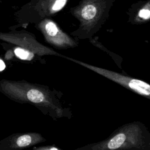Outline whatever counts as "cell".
<instances>
[{
    "mask_svg": "<svg viewBox=\"0 0 150 150\" xmlns=\"http://www.w3.org/2000/svg\"><path fill=\"white\" fill-rule=\"evenodd\" d=\"M0 40L27 49L36 54L45 56H54L66 59V56L57 53L53 49L40 43L36 40L35 35L25 30H11L9 32H0Z\"/></svg>",
    "mask_w": 150,
    "mask_h": 150,
    "instance_id": "obj_4",
    "label": "cell"
},
{
    "mask_svg": "<svg viewBox=\"0 0 150 150\" xmlns=\"http://www.w3.org/2000/svg\"><path fill=\"white\" fill-rule=\"evenodd\" d=\"M150 149V132L139 121L125 124L115 130L107 138L79 148V150Z\"/></svg>",
    "mask_w": 150,
    "mask_h": 150,
    "instance_id": "obj_2",
    "label": "cell"
},
{
    "mask_svg": "<svg viewBox=\"0 0 150 150\" xmlns=\"http://www.w3.org/2000/svg\"><path fill=\"white\" fill-rule=\"evenodd\" d=\"M35 149H60V148H58L56 146H47V147H45V148H36Z\"/></svg>",
    "mask_w": 150,
    "mask_h": 150,
    "instance_id": "obj_12",
    "label": "cell"
},
{
    "mask_svg": "<svg viewBox=\"0 0 150 150\" xmlns=\"http://www.w3.org/2000/svg\"><path fill=\"white\" fill-rule=\"evenodd\" d=\"M66 59L85 67L125 88L150 100V84L142 80L123 75L112 70L91 65L67 56L66 57Z\"/></svg>",
    "mask_w": 150,
    "mask_h": 150,
    "instance_id": "obj_5",
    "label": "cell"
},
{
    "mask_svg": "<svg viewBox=\"0 0 150 150\" xmlns=\"http://www.w3.org/2000/svg\"><path fill=\"white\" fill-rule=\"evenodd\" d=\"M115 0H80L70 9L79 21V26L71 34L79 39L92 38L104 24Z\"/></svg>",
    "mask_w": 150,
    "mask_h": 150,
    "instance_id": "obj_3",
    "label": "cell"
},
{
    "mask_svg": "<svg viewBox=\"0 0 150 150\" xmlns=\"http://www.w3.org/2000/svg\"><path fill=\"white\" fill-rule=\"evenodd\" d=\"M46 141L43 135L36 132L15 133L0 140V150L23 149Z\"/></svg>",
    "mask_w": 150,
    "mask_h": 150,
    "instance_id": "obj_7",
    "label": "cell"
},
{
    "mask_svg": "<svg viewBox=\"0 0 150 150\" xmlns=\"http://www.w3.org/2000/svg\"><path fill=\"white\" fill-rule=\"evenodd\" d=\"M0 92L13 101L34 106L53 120L69 116L67 108L60 101V94L47 86L25 80L0 79Z\"/></svg>",
    "mask_w": 150,
    "mask_h": 150,
    "instance_id": "obj_1",
    "label": "cell"
},
{
    "mask_svg": "<svg viewBox=\"0 0 150 150\" xmlns=\"http://www.w3.org/2000/svg\"><path fill=\"white\" fill-rule=\"evenodd\" d=\"M69 0H38L35 9L38 15L42 18H47L60 11Z\"/></svg>",
    "mask_w": 150,
    "mask_h": 150,
    "instance_id": "obj_10",
    "label": "cell"
},
{
    "mask_svg": "<svg viewBox=\"0 0 150 150\" xmlns=\"http://www.w3.org/2000/svg\"><path fill=\"white\" fill-rule=\"evenodd\" d=\"M2 48L6 50V56L15 57L20 61L28 63H39L45 64L46 61L43 57L36 54L33 52L23 47L6 42L1 43Z\"/></svg>",
    "mask_w": 150,
    "mask_h": 150,
    "instance_id": "obj_8",
    "label": "cell"
},
{
    "mask_svg": "<svg viewBox=\"0 0 150 150\" xmlns=\"http://www.w3.org/2000/svg\"><path fill=\"white\" fill-rule=\"evenodd\" d=\"M45 40L51 46L59 49L73 48L78 46V42L64 32L52 19L45 18L36 25Z\"/></svg>",
    "mask_w": 150,
    "mask_h": 150,
    "instance_id": "obj_6",
    "label": "cell"
},
{
    "mask_svg": "<svg viewBox=\"0 0 150 150\" xmlns=\"http://www.w3.org/2000/svg\"><path fill=\"white\" fill-rule=\"evenodd\" d=\"M128 22L134 25H141L150 21V0L133 4L127 12Z\"/></svg>",
    "mask_w": 150,
    "mask_h": 150,
    "instance_id": "obj_9",
    "label": "cell"
},
{
    "mask_svg": "<svg viewBox=\"0 0 150 150\" xmlns=\"http://www.w3.org/2000/svg\"><path fill=\"white\" fill-rule=\"evenodd\" d=\"M6 63L4 59L0 56V72L4 71L6 69Z\"/></svg>",
    "mask_w": 150,
    "mask_h": 150,
    "instance_id": "obj_11",
    "label": "cell"
}]
</instances>
